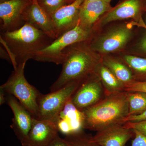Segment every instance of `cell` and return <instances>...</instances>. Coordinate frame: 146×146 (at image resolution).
<instances>
[{
    "label": "cell",
    "instance_id": "obj_1",
    "mask_svg": "<svg viewBox=\"0 0 146 146\" xmlns=\"http://www.w3.org/2000/svg\"><path fill=\"white\" fill-rule=\"evenodd\" d=\"M86 41L75 43L63 51L65 59L60 75L50 87L53 92L69 84L82 82L95 72L102 60Z\"/></svg>",
    "mask_w": 146,
    "mask_h": 146
},
{
    "label": "cell",
    "instance_id": "obj_2",
    "mask_svg": "<svg viewBox=\"0 0 146 146\" xmlns=\"http://www.w3.org/2000/svg\"><path fill=\"white\" fill-rule=\"evenodd\" d=\"M54 40L28 23L16 30L1 32V43L9 54L14 70L18 63L33 59L36 52Z\"/></svg>",
    "mask_w": 146,
    "mask_h": 146
},
{
    "label": "cell",
    "instance_id": "obj_3",
    "mask_svg": "<svg viewBox=\"0 0 146 146\" xmlns=\"http://www.w3.org/2000/svg\"><path fill=\"white\" fill-rule=\"evenodd\" d=\"M82 111L84 129L98 131L110 126L123 123L129 113L127 92L106 95L98 102Z\"/></svg>",
    "mask_w": 146,
    "mask_h": 146
},
{
    "label": "cell",
    "instance_id": "obj_4",
    "mask_svg": "<svg viewBox=\"0 0 146 146\" xmlns=\"http://www.w3.org/2000/svg\"><path fill=\"white\" fill-rule=\"evenodd\" d=\"M26 63H18L7 81L1 85L0 88L7 94L16 98L33 118L36 119L38 117V100L41 94L27 81L25 75Z\"/></svg>",
    "mask_w": 146,
    "mask_h": 146
},
{
    "label": "cell",
    "instance_id": "obj_5",
    "mask_svg": "<svg viewBox=\"0 0 146 146\" xmlns=\"http://www.w3.org/2000/svg\"><path fill=\"white\" fill-rule=\"evenodd\" d=\"M91 33V31L84 29L78 22L74 28L58 36L49 45L36 52L33 59L39 62L62 64L65 59L64 50L73 44L89 40Z\"/></svg>",
    "mask_w": 146,
    "mask_h": 146
},
{
    "label": "cell",
    "instance_id": "obj_6",
    "mask_svg": "<svg viewBox=\"0 0 146 146\" xmlns=\"http://www.w3.org/2000/svg\"><path fill=\"white\" fill-rule=\"evenodd\" d=\"M82 82H72L49 94H41L38 100V117L36 119L52 122Z\"/></svg>",
    "mask_w": 146,
    "mask_h": 146
},
{
    "label": "cell",
    "instance_id": "obj_7",
    "mask_svg": "<svg viewBox=\"0 0 146 146\" xmlns=\"http://www.w3.org/2000/svg\"><path fill=\"white\" fill-rule=\"evenodd\" d=\"M106 96L101 81L95 73L80 84L72 97V100L79 110H84L96 104Z\"/></svg>",
    "mask_w": 146,
    "mask_h": 146
},
{
    "label": "cell",
    "instance_id": "obj_8",
    "mask_svg": "<svg viewBox=\"0 0 146 146\" xmlns=\"http://www.w3.org/2000/svg\"><path fill=\"white\" fill-rule=\"evenodd\" d=\"M131 35L132 32L128 27H118L92 40L89 44L95 52L109 53L123 48L130 40Z\"/></svg>",
    "mask_w": 146,
    "mask_h": 146
},
{
    "label": "cell",
    "instance_id": "obj_9",
    "mask_svg": "<svg viewBox=\"0 0 146 146\" xmlns=\"http://www.w3.org/2000/svg\"><path fill=\"white\" fill-rule=\"evenodd\" d=\"M31 0H10L0 3V21L2 32L11 31L25 25L23 16Z\"/></svg>",
    "mask_w": 146,
    "mask_h": 146
},
{
    "label": "cell",
    "instance_id": "obj_10",
    "mask_svg": "<svg viewBox=\"0 0 146 146\" xmlns=\"http://www.w3.org/2000/svg\"><path fill=\"white\" fill-rule=\"evenodd\" d=\"M52 122L58 131L65 136L80 132L84 129L83 111L73 104L72 97L67 102Z\"/></svg>",
    "mask_w": 146,
    "mask_h": 146
},
{
    "label": "cell",
    "instance_id": "obj_11",
    "mask_svg": "<svg viewBox=\"0 0 146 146\" xmlns=\"http://www.w3.org/2000/svg\"><path fill=\"white\" fill-rule=\"evenodd\" d=\"M51 121L33 118L30 131L26 138L21 142L23 146H48L58 135Z\"/></svg>",
    "mask_w": 146,
    "mask_h": 146
},
{
    "label": "cell",
    "instance_id": "obj_12",
    "mask_svg": "<svg viewBox=\"0 0 146 146\" xmlns=\"http://www.w3.org/2000/svg\"><path fill=\"white\" fill-rule=\"evenodd\" d=\"M84 1V0H75L63 6L50 16L57 38L76 25L80 9Z\"/></svg>",
    "mask_w": 146,
    "mask_h": 146
},
{
    "label": "cell",
    "instance_id": "obj_13",
    "mask_svg": "<svg viewBox=\"0 0 146 146\" xmlns=\"http://www.w3.org/2000/svg\"><path fill=\"white\" fill-rule=\"evenodd\" d=\"M6 103L13 113V117L11 127L18 140L20 142H22L28 135L34 118L30 112L12 95L7 94Z\"/></svg>",
    "mask_w": 146,
    "mask_h": 146
},
{
    "label": "cell",
    "instance_id": "obj_14",
    "mask_svg": "<svg viewBox=\"0 0 146 146\" xmlns=\"http://www.w3.org/2000/svg\"><path fill=\"white\" fill-rule=\"evenodd\" d=\"M134 135L133 129L119 123L97 131L91 139L99 146H124Z\"/></svg>",
    "mask_w": 146,
    "mask_h": 146
},
{
    "label": "cell",
    "instance_id": "obj_15",
    "mask_svg": "<svg viewBox=\"0 0 146 146\" xmlns=\"http://www.w3.org/2000/svg\"><path fill=\"white\" fill-rule=\"evenodd\" d=\"M25 23L42 31L52 39L57 38L50 16L39 5L37 0H31L23 16Z\"/></svg>",
    "mask_w": 146,
    "mask_h": 146
},
{
    "label": "cell",
    "instance_id": "obj_16",
    "mask_svg": "<svg viewBox=\"0 0 146 146\" xmlns=\"http://www.w3.org/2000/svg\"><path fill=\"white\" fill-rule=\"evenodd\" d=\"M142 0H123L104 15L100 21L104 26L113 21L129 18L136 19L143 9L145 10Z\"/></svg>",
    "mask_w": 146,
    "mask_h": 146
},
{
    "label": "cell",
    "instance_id": "obj_17",
    "mask_svg": "<svg viewBox=\"0 0 146 146\" xmlns=\"http://www.w3.org/2000/svg\"><path fill=\"white\" fill-rule=\"evenodd\" d=\"M112 7L104 0H96L83 3L80 9L78 22L82 28L92 30L94 24L100 17L109 11Z\"/></svg>",
    "mask_w": 146,
    "mask_h": 146
},
{
    "label": "cell",
    "instance_id": "obj_18",
    "mask_svg": "<svg viewBox=\"0 0 146 146\" xmlns=\"http://www.w3.org/2000/svg\"><path fill=\"white\" fill-rule=\"evenodd\" d=\"M94 73L98 76L101 81L106 95L125 91L124 84L119 81L102 62L97 66Z\"/></svg>",
    "mask_w": 146,
    "mask_h": 146
},
{
    "label": "cell",
    "instance_id": "obj_19",
    "mask_svg": "<svg viewBox=\"0 0 146 146\" xmlns=\"http://www.w3.org/2000/svg\"><path fill=\"white\" fill-rule=\"evenodd\" d=\"M101 62L125 86L134 81L133 74L127 65L109 56H105L102 59Z\"/></svg>",
    "mask_w": 146,
    "mask_h": 146
},
{
    "label": "cell",
    "instance_id": "obj_20",
    "mask_svg": "<svg viewBox=\"0 0 146 146\" xmlns=\"http://www.w3.org/2000/svg\"><path fill=\"white\" fill-rule=\"evenodd\" d=\"M123 58L132 72L134 81H146V58L125 55Z\"/></svg>",
    "mask_w": 146,
    "mask_h": 146
},
{
    "label": "cell",
    "instance_id": "obj_21",
    "mask_svg": "<svg viewBox=\"0 0 146 146\" xmlns=\"http://www.w3.org/2000/svg\"><path fill=\"white\" fill-rule=\"evenodd\" d=\"M129 104L128 116L139 115L146 110V93L127 91Z\"/></svg>",
    "mask_w": 146,
    "mask_h": 146
},
{
    "label": "cell",
    "instance_id": "obj_22",
    "mask_svg": "<svg viewBox=\"0 0 146 146\" xmlns=\"http://www.w3.org/2000/svg\"><path fill=\"white\" fill-rule=\"evenodd\" d=\"M91 136L83 130L66 135L63 139L69 146H99L91 140Z\"/></svg>",
    "mask_w": 146,
    "mask_h": 146
},
{
    "label": "cell",
    "instance_id": "obj_23",
    "mask_svg": "<svg viewBox=\"0 0 146 146\" xmlns=\"http://www.w3.org/2000/svg\"><path fill=\"white\" fill-rule=\"evenodd\" d=\"M39 5L50 16L63 6L68 4L66 0H37Z\"/></svg>",
    "mask_w": 146,
    "mask_h": 146
},
{
    "label": "cell",
    "instance_id": "obj_24",
    "mask_svg": "<svg viewBox=\"0 0 146 146\" xmlns=\"http://www.w3.org/2000/svg\"><path fill=\"white\" fill-rule=\"evenodd\" d=\"M125 91L146 93V81H133L125 86Z\"/></svg>",
    "mask_w": 146,
    "mask_h": 146
},
{
    "label": "cell",
    "instance_id": "obj_25",
    "mask_svg": "<svg viewBox=\"0 0 146 146\" xmlns=\"http://www.w3.org/2000/svg\"><path fill=\"white\" fill-rule=\"evenodd\" d=\"M134 139L131 146H146V134L136 129H133Z\"/></svg>",
    "mask_w": 146,
    "mask_h": 146
},
{
    "label": "cell",
    "instance_id": "obj_26",
    "mask_svg": "<svg viewBox=\"0 0 146 146\" xmlns=\"http://www.w3.org/2000/svg\"><path fill=\"white\" fill-rule=\"evenodd\" d=\"M124 125L128 128L136 129L146 134V120L139 122H127L124 123Z\"/></svg>",
    "mask_w": 146,
    "mask_h": 146
},
{
    "label": "cell",
    "instance_id": "obj_27",
    "mask_svg": "<svg viewBox=\"0 0 146 146\" xmlns=\"http://www.w3.org/2000/svg\"><path fill=\"white\" fill-rule=\"evenodd\" d=\"M145 120H146V110L139 115L127 116L124 119L123 123H124L127 122H135L141 121Z\"/></svg>",
    "mask_w": 146,
    "mask_h": 146
},
{
    "label": "cell",
    "instance_id": "obj_28",
    "mask_svg": "<svg viewBox=\"0 0 146 146\" xmlns=\"http://www.w3.org/2000/svg\"><path fill=\"white\" fill-rule=\"evenodd\" d=\"M48 146H69L66 143L63 138L58 136Z\"/></svg>",
    "mask_w": 146,
    "mask_h": 146
},
{
    "label": "cell",
    "instance_id": "obj_29",
    "mask_svg": "<svg viewBox=\"0 0 146 146\" xmlns=\"http://www.w3.org/2000/svg\"><path fill=\"white\" fill-rule=\"evenodd\" d=\"M138 46L140 50L146 53V34L141 39L138 44Z\"/></svg>",
    "mask_w": 146,
    "mask_h": 146
},
{
    "label": "cell",
    "instance_id": "obj_30",
    "mask_svg": "<svg viewBox=\"0 0 146 146\" xmlns=\"http://www.w3.org/2000/svg\"><path fill=\"white\" fill-rule=\"evenodd\" d=\"M1 58H4L5 60L11 62L10 56L8 52L6 50H5L3 48H1Z\"/></svg>",
    "mask_w": 146,
    "mask_h": 146
},
{
    "label": "cell",
    "instance_id": "obj_31",
    "mask_svg": "<svg viewBox=\"0 0 146 146\" xmlns=\"http://www.w3.org/2000/svg\"><path fill=\"white\" fill-rule=\"evenodd\" d=\"M7 94L5 91L0 88V105H1L6 103Z\"/></svg>",
    "mask_w": 146,
    "mask_h": 146
},
{
    "label": "cell",
    "instance_id": "obj_32",
    "mask_svg": "<svg viewBox=\"0 0 146 146\" xmlns=\"http://www.w3.org/2000/svg\"><path fill=\"white\" fill-rule=\"evenodd\" d=\"M66 1H67V3L68 4H70L71 3H72L75 0H66Z\"/></svg>",
    "mask_w": 146,
    "mask_h": 146
},
{
    "label": "cell",
    "instance_id": "obj_33",
    "mask_svg": "<svg viewBox=\"0 0 146 146\" xmlns=\"http://www.w3.org/2000/svg\"><path fill=\"white\" fill-rule=\"evenodd\" d=\"M96 1V0H84V3L89 2L92 1Z\"/></svg>",
    "mask_w": 146,
    "mask_h": 146
},
{
    "label": "cell",
    "instance_id": "obj_34",
    "mask_svg": "<svg viewBox=\"0 0 146 146\" xmlns=\"http://www.w3.org/2000/svg\"><path fill=\"white\" fill-rule=\"evenodd\" d=\"M10 0H0V3L4 2Z\"/></svg>",
    "mask_w": 146,
    "mask_h": 146
},
{
    "label": "cell",
    "instance_id": "obj_35",
    "mask_svg": "<svg viewBox=\"0 0 146 146\" xmlns=\"http://www.w3.org/2000/svg\"><path fill=\"white\" fill-rule=\"evenodd\" d=\"M104 1H105L106 2L108 3H110V1H111L112 0H104Z\"/></svg>",
    "mask_w": 146,
    "mask_h": 146
},
{
    "label": "cell",
    "instance_id": "obj_36",
    "mask_svg": "<svg viewBox=\"0 0 146 146\" xmlns=\"http://www.w3.org/2000/svg\"><path fill=\"white\" fill-rule=\"evenodd\" d=\"M145 11H146V7H145Z\"/></svg>",
    "mask_w": 146,
    "mask_h": 146
}]
</instances>
